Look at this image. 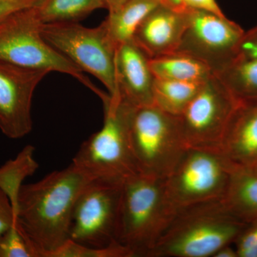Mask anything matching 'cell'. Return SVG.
I'll list each match as a JSON object with an SVG mask.
<instances>
[{"instance_id":"cell-33","label":"cell","mask_w":257,"mask_h":257,"mask_svg":"<svg viewBox=\"0 0 257 257\" xmlns=\"http://www.w3.org/2000/svg\"><path fill=\"white\" fill-rule=\"evenodd\" d=\"M246 169H248V170L252 172L253 173L256 174L257 175V162L256 163L253 164V165L250 166V167H246Z\"/></svg>"},{"instance_id":"cell-17","label":"cell","mask_w":257,"mask_h":257,"mask_svg":"<svg viewBox=\"0 0 257 257\" xmlns=\"http://www.w3.org/2000/svg\"><path fill=\"white\" fill-rule=\"evenodd\" d=\"M162 0H130L112 11L102 22L111 41L117 47L133 40L139 25Z\"/></svg>"},{"instance_id":"cell-12","label":"cell","mask_w":257,"mask_h":257,"mask_svg":"<svg viewBox=\"0 0 257 257\" xmlns=\"http://www.w3.org/2000/svg\"><path fill=\"white\" fill-rule=\"evenodd\" d=\"M49 73L0 61V130L5 136L17 140L32 131L34 92Z\"/></svg>"},{"instance_id":"cell-4","label":"cell","mask_w":257,"mask_h":257,"mask_svg":"<svg viewBox=\"0 0 257 257\" xmlns=\"http://www.w3.org/2000/svg\"><path fill=\"white\" fill-rule=\"evenodd\" d=\"M43 24L37 5L19 10L0 22V61L50 73L68 74L100 96L102 91L45 40Z\"/></svg>"},{"instance_id":"cell-8","label":"cell","mask_w":257,"mask_h":257,"mask_svg":"<svg viewBox=\"0 0 257 257\" xmlns=\"http://www.w3.org/2000/svg\"><path fill=\"white\" fill-rule=\"evenodd\" d=\"M42 33L49 44L104 84L111 99H121L115 75V46L101 23L87 28L79 23L43 24Z\"/></svg>"},{"instance_id":"cell-13","label":"cell","mask_w":257,"mask_h":257,"mask_svg":"<svg viewBox=\"0 0 257 257\" xmlns=\"http://www.w3.org/2000/svg\"><path fill=\"white\" fill-rule=\"evenodd\" d=\"M187 25V8L183 10L161 3L139 25L134 42L150 59L177 50Z\"/></svg>"},{"instance_id":"cell-29","label":"cell","mask_w":257,"mask_h":257,"mask_svg":"<svg viewBox=\"0 0 257 257\" xmlns=\"http://www.w3.org/2000/svg\"><path fill=\"white\" fill-rule=\"evenodd\" d=\"M187 8L205 10L214 14L224 15L216 0H184Z\"/></svg>"},{"instance_id":"cell-26","label":"cell","mask_w":257,"mask_h":257,"mask_svg":"<svg viewBox=\"0 0 257 257\" xmlns=\"http://www.w3.org/2000/svg\"><path fill=\"white\" fill-rule=\"evenodd\" d=\"M17 224L9 198L0 189V234Z\"/></svg>"},{"instance_id":"cell-28","label":"cell","mask_w":257,"mask_h":257,"mask_svg":"<svg viewBox=\"0 0 257 257\" xmlns=\"http://www.w3.org/2000/svg\"><path fill=\"white\" fill-rule=\"evenodd\" d=\"M42 0H0V22L19 10L38 5Z\"/></svg>"},{"instance_id":"cell-23","label":"cell","mask_w":257,"mask_h":257,"mask_svg":"<svg viewBox=\"0 0 257 257\" xmlns=\"http://www.w3.org/2000/svg\"><path fill=\"white\" fill-rule=\"evenodd\" d=\"M44 257H135L131 251L116 243L104 248L84 246L68 239Z\"/></svg>"},{"instance_id":"cell-27","label":"cell","mask_w":257,"mask_h":257,"mask_svg":"<svg viewBox=\"0 0 257 257\" xmlns=\"http://www.w3.org/2000/svg\"><path fill=\"white\" fill-rule=\"evenodd\" d=\"M236 57L243 58L257 57V26L244 32L240 42Z\"/></svg>"},{"instance_id":"cell-20","label":"cell","mask_w":257,"mask_h":257,"mask_svg":"<svg viewBox=\"0 0 257 257\" xmlns=\"http://www.w3.org/2000/svg\"><path fill=\"white\" fill-rule=\"evenodd\" d=\"M39 167L35 159V147L27 145L14 160L0 167V189L9 198L17 220L18 197L23 182L33 175Z\"/></svg>"},{"instance_id":"cell-11","label":"cell","mask_w":257,"mask_h":257,"mask_svg":"<svg viewBox=\"0 0 257 257\" xmlns=\"http://www.w3.org/2000/svg\"><path fill=\"white\" fill-rule=\"evenodd\" d=\"M244 32L225 15L187 8V25L175 52L202 61L216 74L236 58Z\"/></svg>"},{"instance_id":"cell-21","label":"cell","mask_w":257,"mask_h":257,"mask_svg":"<svg viewBox=\"0 0 257 257\" xmlns=\"http://www.w3.org/2000/svg\"><path fill=\"white\" fill-rule=\"evenodd\" d=\"M204 82H182L155 77L154 105L173 116H178L197 95Z\"/></svg>"},{"instance_id":"cell-19","label":"cell","mask_w":257,"mask_h":257,"mask_svg":"<svg viewBox=\"0 0 257 257\" xmlns=\"http://www.w3.org/2000/svg\"><path fill=\"white\" fill-rule=\"evenodd\" d=\"M214 74L239 102L257 100V57H236Z\"/></svg>"},{"instance_id":"cell-18","label":"cell","mask_w":257,"mask_h":257,"mask_svg":"<svg viewBox=\"0 0 257 257\" xmlns=\"http://www.w3.org/2000/svg\"><path fill=\"white\" fill-rule=\"evenodd\" d=\"M150 65L157 79L204 82L214 74L202 61L180 52L150 59Z\"/></svg>"},{"instance_id":"cell-6","label":"cell","mask_w":257,"mask_h":257,"mask_svg":"<svg viewBox=\"0 0 257 257\" xmlns=\"http://www.w3.org/2000/svg\"><path fill=\"white\" fill-rule=\"evenodd\" d=\"M128 140L139 173L167 177L187 150L177 116L154 105L132 106Z\"/></svg>"},{"instance_id":"cell-2","label":"cell","mask_w":257,"mask_h":257,"mask_svg":"<svg viewBox=\"0 0 257 257\" xmlns=\"http://www.w3.org/2000/svg\"><path fill=\"white\" fill-rule=\"evenodd\" d=\"M177 211L166 194L165 179L137 173L121 189L116 241L134 256H150Z\"/></svg>"},{"instance_id":"cell-1","label":"cell","mask_w":257,"mask_h":257,"mask_svg":"<svg viewBox=\"0 0 257 257\" xmlns=\"http://www.w3.org/2000/svg\"><path fill=\"white\" fill-rule=\"evenodd\" d=\"M94 179L72 162L39 182L22 186L16 225L37 257L45 256L69 239L74 205Z\"/></svg>"},{"instance_id":"cell-24","label":"cell","mask_w":257,"mask_h":257,"mask_svg":"<svg viewBox=\"0 0 257 257\" xmlns=\"http://www.w3.org/2000/svg\"><path fill=\"white\" fill-rule=\"evenodd\" d=\"M0 257H37L17 225L0 234Z\"/></svg>"},{"instance_id":"cell-3","label":"cell","mask_w":257,"mask_h":257,"mask_svg":"<svg viewBox=\"0 0 257 257\" xmlns=\"http://www.w3.org/2000/svg\"><path fill=\"white\" fill-rule=\"evenodd\" d=\"M247 224L221 200L185 208L177 211L149 257H213L234 243Z\"/></svg>"},{"instance_id":"cell-22","label":"cell","mask_w":257,"mask_h":257,"mask_svg":"<svg viewBox=\"0 0 257 257\" xmlns=\"http://www.w3.org/2000/svg\"><path fill=\"white\" fill-rule=\"evenodd\" d=\"M99 9H104L101 0H42L37 5L44 24L79 23Z\"/></svg>"},{"instance_id":"cell-25","label":"cell","mask_w":257,"mask_h":257,"mask_svg":"<svg viewBox=\"0 0 257 257\" xmlns=\"http://www.w3.org/2000/svg\"><path fill=\"white\" fill-rule=\"evenodd\" d=\"M234 243L238 257H257V219L246 224Z\"/></svg>"},{"instance_id":"cell-16","label":"cell","mask_w":257,"mask_h":257,"mask_svg":"<svg viewBox=\"0 0 257 257\" xmlns=\"http://www.w3.org/2000/svg\"><path fill=\"white\" fill-rule=\"evenodd\" d=\"M228 211L245 223L257 219V175L242 167L233 168L221 199Z\"/></svg>"},{"instance_id":"cell-10","label":"cell","mask_w":257,"mask_h":257,"mask_svg":"<svg viewBox=\"0 0 257 257\" xmlns=\"http://www.w3.org/2000/svg\"><path fill=\"white\" fill-rule=\"evenodd\" d=\"M239 102L215 74L211 76L187 107L177 116L186 147L219 150Z\"/></svg>"},{"instance_id":"cell-15","label":"cell","mask_w":257,"mask_h":257,"mask_svg":"<svg viewBox=\"0 0 257 257\" xmlns=\"http://www.w3.org/2000/svg\"><path fill=\"white\" fill-rule=\"evenodd\" d=\"M219 151L235 167L257 162V100L240 101L231 116Z\"/></svg>"},{"instance_id":"cell-30","label":"cell","mask_w":257,"mask_h":257,"mask_svg":"<svg viewBox=\"0 0 257 257\" xmlns=\"http://www.w3.org/2000/svg\"><path fill=\"white\" fill-rule=\"evenodd\" d=\"M213 257H238V255L236 248L228 244L219 248Z\"/></svg>"},{"instance_id":"cell-14","label":"cell","mask_w":257,"mask_h":257,"mask_svg":"<svg viewBox=\"0 0 257 257\" xmlns=\"http://www.w3.org/2000/svg\"><path fill=\"white\" fill-rule=\"evenodd\" d=\"M115 75L121 99L134 106L154 104L155 76L150 58L133 40L116 48Z\"/></svg>"},{"instance_id":"cell-7","label":"cell","mask_w":257,"mask_h":257,"mask_svg":"<svg viewBox=\"0 0 257 257\" xmlns=\"http://www.w3.org/2000/svg\"><path fill=\"white\" fill-rule=\"evenodd\" d=\"M233 168L219 150L187 148L165 178L166 194L177 211L221 200Z\"/></svg>"},{"instance_id":"cell-31","label":"cell","mask_w":257,"mask_h":257,"mask_svg":"<svg viewBox=\"0 0 257 257\" xmlns=\"http://www.w3.org/2000/svg\"><path fill=\"white\" fill-rule=\"evenodd\" d=\"M101 1L104 5V9L110 12L119 8L121 5L124 4L130 0H101Z\"/></svg>"},{"instance_id":"cell-32","label":"cell","mask_w":257,"mask_h":257,"mask_svg":"<svg viewBox=\"0 0 257 257\" xmlns=\"http://www.w3.org/2000/svg\"><path fill=\"white\" fill-rule=\"evenodd\" d=\"M164 4L168 5L175 9L183 10L187 8L184 4V0H162Z\"/></svg>"},{"instance_id":"cell-5","label":"cell","mask_w":257,"mask_h":257,"mask_svg":"<svg viewBox=\"0 0 257 257\" xmlns=\"http://www.w3.org/2000/svg\"><path fill=\"white\" fill-rule=\"evenodd\" d=\"M104 124L81 145L72 163L94 178L124 180L139 173L128 140V114L131 104L123 99L101 98Z\"/></svg>"},{"instance_id":"cell-9","label":"cell","mask_w":257,"mask_h":257,"mask_svg":"<svg viewBox=\"0 0 257 257\" xmlns=\"http://www.w3.org/2000/svg\"><path fill=\"white\" fill-rule=\"evenodd\" d=\"M123 182L95 178L87 184L74 205L69 239L94 248L107 247L117 243Z\"/></svg>"}]
</instances>
